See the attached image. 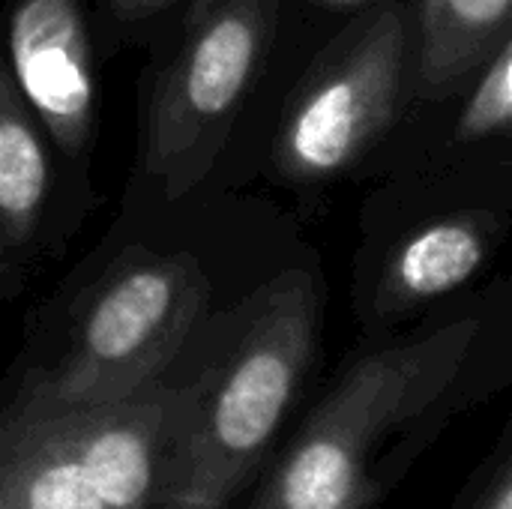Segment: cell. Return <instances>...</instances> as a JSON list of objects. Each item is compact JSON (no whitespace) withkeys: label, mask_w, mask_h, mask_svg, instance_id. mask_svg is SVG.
Segmentation results:
<instances>
[{"label":"cell","mask_w":512,"mask_h":509,"mask_svg":"<svg viewBox=\"0 0 512 509\" xmlns=\"http://www.w3.org/2000/svg\"><path fill=\"white\" fill-rule=\"evenodd\" d=\"M207 303L210 282L195 258H132L84 300L54 351L0 387V405L84 408L135 396L186 354Z\"/></svg>","instance_id":"obj_4"},{"label":"cell","mask_w":512,"mask_h":509,"mask_svg":"<svg viewBox=\"0 0 512 509\" xmlns=\"http://www.w3.org/2000/svg\"><path fill=\"white\" fill-rule=\"evenodd\" d=\"M512 0H423L420 78L429 93L468 81L510 39Z\"/></svg>","instance_id":"obj_9"},{"label":"cell","mask_w":512,"mask_h":509,"mask_svg":"<svg viewBox=\"0 0 512 509\" xmlns=\"http://www.w3.org/2000/svg\"><path fill=\"white\" fill-rule=\"evenodd\" d=\"M189 396V372L174 363L120 402L0 405V509H150Z\"/></svg>","instance_id":"obj_3"},{"label":"cell","mask_w":512,"mask_h":509,"mask_svg":"<svg viewBox=\"0 0 512 509\" xmlns=\"http://www.w3.org/2000/svg\"><path fill=\"white\" fill-rule=\"evenodd\" d=\"M321 288L306 270L267 282L189 372L192 396L150 509H231L261 477L318 357Z\"/></svg>","instance_id":"obj_2"},{"label":"cell","mask_w":512,"mask_h":509,"mask_svg":"<svg viewBox=\"0 0 512 509\" xmlns=\"http://www.w3.org/2000/svg\"><path fill=\"white\" fill-rule=\"evenodd\" d=\"M189 27L147 123V174L168 198H183L216 162L276 33V0H216Z\"/></svg>","instance_id":"obj_5"},{"label":"cell","mask_w":512,"mask_h":509,"mask_svg":"<svg viewBox=\"0 0 512 509\" xmlns=\"http://www.w3.org/2000/svg\"><path fill=\"white\" fill-rule=\"evenodd\" d=\"M480 318L354 357L288 435L246 509H378L468 408Z\"/></svg>","instance_id":"obj_1"},{"label":"cell","mask_w":512,"mask_h":509,"mask_svg":"<svg viewBox=\"0 0 512 509\" xmlns=\"http://www.w3.org/2000/svg\"><path fill=\"white\" fill-rule=\"evenodd\" d=\"M378 509H381V507H378Z\"/></svg>","instance_id":"obj_16"},{"label":"cell","mask_w":512,"mask_h":509,"mask_svg":"<svg viewBox=\"0 0 512 509\" xmlns=\"http://www.w3.org/2000/svg\"><path fill=\"white\" fill-rule=\"evenodd\" d=\"M111 9L123 18V21H141L159 9H165L171 0H108Z\"/></svg>","instance_id":"obj_13"},{"label":"cell","mask_w":512,"mask_h":509,"mask_svg":"<svg viewBox=\"0 0 512 509\" xmlns=\"http://www.w3.org/2000/svg\"><path fill=\"white\" fill-rule=\"evenodd\" d=\"M408 60L405 12H375L294 96L276 168L291 180H321L345 171L393 117Z\"/></svg>","instance_id":"obj_6"},{"label":"cell","mask_w":512,"mask_h":509,"mask_svg":"<svg viewBox=\"0 0 512 509\" xmlns=\"http://www.w3.org/2000/svg\"><path fill=\"white\" fill-rule=\"evenodd\" d=\"M216 0H192V6H189V18H186V24H195L210 6H213Z\"/></svg>","instance_id":"obj_14"},{"label":"cell","mask_w":512,"mask_h":509,"mask_svg":"<svg viewBox=\"0 0 512 509\" xmlns=\"http://www.w3.org/2000/svg\"><path fill=\"white\" fill-rule=\"evenodd\" d=\"M453 509H512V426H507L495 450L471 471Z\"/></svg>","instance_id":"obj_12"},{"label":"cell","mask_w":512,"mask_h":509,"mask_svg":"<svg viewBox=\"0 0 512 509\" xmlns=\"http://www.w3.org/2000/svg\"><path fill=\"white\" fill-rule=\"evenodd\" d=\"M12 81L66 156L93 129V66L78 0H21L9 21Z\"/></svg>","instance_id":"obj_7"},{"label":"cell","mask_w":512,"mask_h":509,"mask_svg":"<svg viewBox=\"0 0 512 509\" xmlns=\"http://www.w3.org/2000/svg\"><path fill=\"white\" fill-rule=\"evenodd\" d=\"M48 198V156L12 75L0 63V258L36 231Z\"/></svg>","instance_id":"obj_10"},{"label":"cell","mask_w":512,"mask_h":509,"mask_svg":"<svg viewBox=\"0 0 512 509\" xmlns=\"http://www.w3.org/2000/svg\"><path fill=\"white\" fill-rule=\"evenodd\" d=\"M489 219L486 213H459L408 234L384 267L372 315L381 321L402 318L471 282L492 246Z\"/></svg>","instance_id":"obj_8"},{"label":"cell","mask_w":512,"mask_h":509,"mask_svg":"<svg viewBox=\"0 0 512 509\" xmlns=\"http://www.w3.org/2000/svg\"><path fill=\"white\" fill-rule=\"evenodd\" d=\"M512 117V39H507L489 60L486 72L480 75L462 120L459 138L477 141L495 132H504Z\"/></svg>","instance_id":"obj_11"},{"label":"cell","mask_w":512,"mask_h":509,"mask_svg":"<svg viewBox=\"0 0 512 509\" xmlns=\"http://www.w3.org/2000/svg\"><path fill=\"white\" fill-rule=\"evenodd\" d=\"M321 6L327 9H348V6H357V3H366V0H318Z\"/></svg>","instance_id":"obj_15"}]
</instances>
